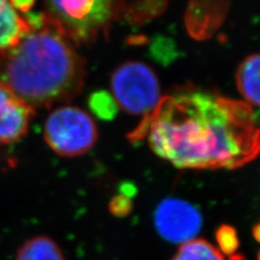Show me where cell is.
I'll return each mask as SVG.
<instances>
[{
    "instance_id": "cell-1",
    "label": "cell",
    "mask_w": 260,
    "mask_h": 260,
    "mask_svg": "<svg viewBox=\"0 0 260 260\" xmlns=\"http://www.w3.org/2000/svg\"><path fill=\"white\" fill-rule=\"evenodd\" d=\"M181 169H235L260 154V129L250 105L190 89L161 96L130 135Z\"/></svg>"
},
{
    "instance_id": "cell-2",
    "label": "cell",
    "mask_w": 260,
    "mask_h": 260,
    "mask_svg": "<svg viewBox=\"0 0 260 260\" xmlns=\"http://www.w3.org/2000/svg\"><path fill=\"white\" fill-rule=\"evenodd\" d=\"M26 19L28 32L0 51V84L34 110L74 99L85 85L86 61L44 13Z\"/></svg>"
},
{
    "instance_id": "cell-3",
    "label": "cell",
    "mask_w": 260,
    "mask_h": 260,
    "mask_svg": "<svg viewBox=\"0 0 260 260\" xmlns=\"http://www.w3.org/2000/svg\"><path fill=\"white\" fill-rule=\"evenodd\" d=\"M44 15L75 46L108 36L130 11V0H44Z\"/></svg>"
},
{
    "instance_id": "cell-4",
    "label": "cell",
    "mask_w": 260,
    "mask_h": 260,
    "mask_svg": "<svg viewBox=\"0 0 260 260\" xmlns=\"http://www.w3.org/2000/svg\"><path fill=\"white\" fill-rule=\"evenodd\" d=\"M111 89L117 107L133 115H141V121L150 117L161 99L156 74L139 61L120 64L112 74Z\"/></svg>"
},
{
    "instance_id": "cell-5",
    "label": "cell",
    "mask_w": 260,
    "mask_h": 260,
    "mask_svg": "<svg viewBox=\"0 0 260 260\" xmlns=\"http://www.w3.org/2000/svg\"><path fill=\"white\" fill-rule=\"evenodd\" d=\"M44 138L49 148L58 155L77 157L93 148L98 140V127L84 110L64 105L47 117Z\"/></svg>"
},
{
    "instance_id": "cell-6",
    "label": "cell",
    "mask_w": 260,
    "mask_h": 260,
    "mask_svg": "<svg viewBox=\"0 0 260 260\" xmlns=\"http://www.w3.org/2000/svg\"><path fill=\"white\" fill-rule=\"evenodd\" d=\"M155 228L168 242L183 244L193 239L202 228V216L197 207L180 199H167L154 215Z\"/></svg>"
},
{
    "instance_id": "cell-7",
    "label": "cell",
    "mask_w": 260,
    "mask_h": 260,
    "mask_svg": "<svg viewBox=\"0 0 260 260\" xmlns=\"http://www.w3.org/2000/svg\"><path fill=\"white\" fill-rule=\"evenodd\" d=\"M35 110L0 84V143H14L28 132Z\"/></svg>"
},
{
    "instance_id": "cell-8",
    "label": "cell",
    "mask_w": 260,
    "mask_h": 260,
    "mask_svg": "<svg viewBox=\"0 0 260 260\" xmlns=\"http://www.w3.org/2000/svg\"><path fill=\"white\" fill-rule=\"evenodd\" d=\"M29 29L27 19L18 13L9 0H0V51L14 47Z\"/></svg>"
},
{
    "instance_id": "cell-9",
    "label": "cell",
    "mask_w": 260,
    "mask_h": 260,
    "mask_svg": "<svg viewBox=\"0 0 260 260\" xmlns=\"http://www.w3.org/2000/svg\"><path fill=\"white\" fill-rule=\"evenodd\" d=\"M235 83L247 104L260 107V53L250 54L242 61Z\"/></svg>"
},
{
    "instance_id": "cell-10",
    "label": "cell",
    "mask_w": 260,
    "mask_h": 260,
    "mask_svg": "<svg viewBox=\"0 0 260 260\" xmlns=\"http://www.w3.org/2000/svg\"><path fill=\"white\" fill-rule=\"evenodd\" d=\"M16 260H65V257L52 239L38 235L27 240L19 248Z\"/></svg>"
},
{
    "instance_id": "cell-11",
    "label": "cell",
    "mask_w": 260,
    "mask_h": 260,
    "mask_svg": "<svg viewBox=\"0 0 260 260\" xmlns=\"http://www.w3.org/2000/svg\"><path fill=\"white\" fill-rule=\"evenodd\" d=\"M173 260H224L218 247L203 240L193 239L180 244Z\"/></svg>"
},
{
    "instance_id": "cell-12",
    "label": "cell",
    "mask_w": 260,
    "mask_h": 260,
    "mask_svg": "<svg viewBox=\"0 0 260 260\" xmlns=\"http://www.w3.org/2000/svg\"><path fill=\"white\" fill-rule=\"evenodd\" d=\"M89 105H90V109L94 112V114L102 118L107 117V115L112 116L113 109L116 107L112 95L103 91L93 93L90 96V100H89Z\"/></svg>"
},
{
    "instance_id": "cell-13",
    "label": "cell",
    "mask_w": 260,
    "mask_h": 260,
    "mask_svg": "<svg viewBox=\"0 0 260 260\" xmlns=\"http://www.w3.org/2000/svg\"><path fill=\"white\" fill-rule=\"evenodd\" d=\"M217 240L219 244V250H222L225 254L234 253V250H237L239 241L237 233L233 228L229 225H223L218 230L217 233Z\"/></svg>"
},
{
    "instance_id": "cell-14",
    "label": "cell",
    "mask_w": 260,
    "mask_h": 260,
    "mask_svg": "<svg viewBox=\"0 0 260 260\" xmlns=\"http://www.w3.org/2000/svg\"><path fill=\"white\" fill-rule=\"evenodd\" d=\"M11 6L16 11H29L35 5V0H9Z\"/></svg>"
},
{
    "instance_id": "cell-15",
    "label": "cell",
    "mask_w": 260,
    "mask_h": 260,
    "mask_svg": "<svg viewBox=\"0 0 260 260\" xmlns=\"http://www.w3.org/2000/svg\"><path fill=\"white\" fill-rule=\"evenodd\" d=\"M254 234H255V238H256L258 241H260V224L255 228Z\"/></svg>"
},
{
    "instance_id": "cell-16",
    "label": "cell",
    "mask_w": 260,
    "mask_h": 260,
    "mask_svg": "<svg viewBox=\"0 0 260 260\" xmlns=\"http://www.w3.org/2000/svg\"><path fill=\"white\" fill-rule=\"evenodd\" d=\"M259 260H260V254H259Z\"/></svg>"
}]
</instances>
